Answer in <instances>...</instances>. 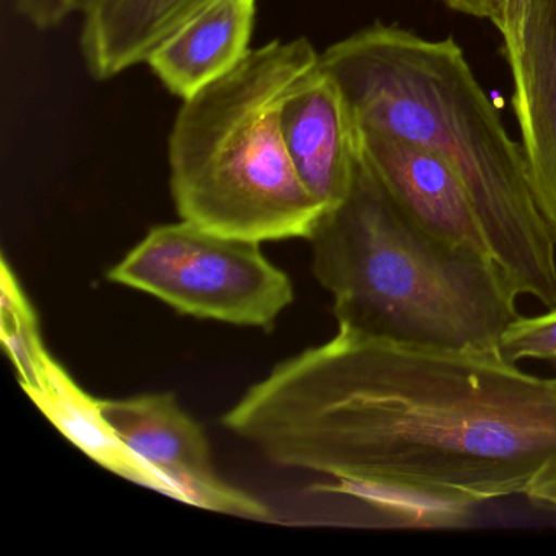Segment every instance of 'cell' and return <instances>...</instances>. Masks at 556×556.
Returning a JSON list of instances; mask_svg holds the SVG:
<instances>
[{"mask_svg": "<svg viewBox=\"0 0 556 556\" xmlns=\"http://www.w3.org/2000/svg\"><path fill=\"white\" fill-rule=\"evenodd\" d=\"M308 243L338 330L419 350L500 354L519 292L493 256L426 232L361 161Z\"/></svg>", "mask_w": 556, "mask_h": 556, "instance_id": "cell-3", "label": "cell"}, {"mask_svg": "<svg viewBox=\"0 0 556 556\" xmlns=\"http://www.w3.org/2000/svg\"><path fill=\"white\" fill-rule=\"evenodd\" d=\"M43 415L93 462L132 483L177 500L174 484L138 457L103 416L99 400L84 392L50 357L37 386L25 390Z\"/></svg>", "mask_w": 556, "mask_h": 556, "instance_id": "cell-12", "label": "cell"}, {"mask_svg": "<svg viewBox=\"0 0 556 556\" xmlns=\"http://www.w3.org/2000/svg\"><path fill=\"white\" fill-rule=\"evenodd\" d=\"M361 129L389 132L454 165L494 262L519 295L556 308V237L530 184L522 144L454 38L374 24L320 54Z\"/></svg>", "mask_w": 556, "mask_h": 556, "instance_id": "cell-2", "label": "cell"}, {"mask_svg": "<svg viewBox=\"0 0 556 556\" xmlns=\"http://www.w3.org/2000/svg\"><path fill=\"white\" fill-rule=\"evenodd\" d=\"M282 136L302 185L321 210L343 203L359 164V131L337 80L320 58L282 100Z\"/></svg>", "mask_w": 556, "mask_h": 556, "instance_id": "cell-7", "label": "cell"}, {"mask_svg": "<svg viewBox=\"0 0 556 556\" xmlns=\"http://www.w3.org/2000/svg\"><path fill=\"white\" fill-rule=\"evenodd\" d=\"M361 161L426 232L491 255L470 194L451 162L389 132L361 129Z\"/></svg>", "mask_w": 556, "mask_h": 556, "instance_id": "cell-8", "label": "cell"}, {"mask_svg": "<svg viewBox=\"0 0 556 556\" xmlns=\"http://www.w3.org/2000/svg\"><path fill=\"white\" fill-rule=\"evenodd\" d=\"M2 328L0 338L17 367L24 390L37 386L51 354L41 340L40 325L24 289L8 262L2 263Z\"/></svg>", "mask_w": 556, "mask_h": 556, "instance_id": "cell-13", "label": "cell"}, {"mask_svg": "<svg viewBox=\"0 0 556 556\" xmlns=\"http://www.w3.org/2000/svg\"><path fill=\"white\" fill-rule=\"evenodd\" d=\"M216 0H90L80 51L90 76L110 80L139 64Z\"/></svg>", "mask_w": 556, "mask_h": 556, "instance_id": "cell-10", "label": "cell"}, {"mask_svg": "<svg viewBox=\"0 0 556 556\" xmlns=\"http://www.w3.org/2000/svg\"><path fill=\"white\" fill-rule=\"evenodd\" d=\"M106 276L180 314L239 327L271 328L294 301L291 279L266 258L262 243L187 220L149 230Z\"/></svg>", "mask_w": 556, "mask_h": 556, "instance_id": "cell-5", "label": "cell"}, {"mask_svg": "<svg viewBox=\"0 0 556 556\" xmlns=\"http://www.w3.org/2000/svg\"><path fill=\"white\" fill-rule=\"evenodd\" d=\"M500 354L507 363L540 359L556 366V308L539 317H519L501 338Z\"/></svg>", "mask_w": 556, "mask_h": 556, "instance_id": "cell-14", "label": "cell"}, {"mask_svg": "<svg viewBox=\"0 0 556 556\" xmlns=\"http://www.w3.org/2000/svg\"><path fill=\"white\" fill-rule=\"evenodd\" d=\"M255 17L256 0H216L164 41L146 64L184 102L249 56Z\"/></svg>", "mask_w": 556, "mask_h": 556, "instance_id": "cell-11", "label": "cell"}, {"mask_svg": "<svg viewBox=\"0 0 556 556\" xmlns=\"http://www.w3.org/2000/svg\"><path fill=\"white\" fill-rule=\"evenodd\" d=\"M99 406L119 439L174 484L181 503L243 519H271L265 503L217 475L203 428L172 393L99 400Z\"/></svg>", "mask_w": 556, "mask_h": 556, "instance_id": "cell-6", "label": "cell"}, {"mask_svg": "<svg viewBox=\"0 0 556 556\" xmlns=\"http://www.w3.org/2000/svg\"><path fill=\"white\" fill-rule=\"evenodd\" d=\"M527 8H529V0H504L503 11L494 24L503 37L504 58L513 54L519 47Z\"/></svg>", "mask_w": 556, "mask_h": 556, "instance_id": "cell-16", "label": "cell"}, {"mask_svg": "<svg viewBox=\"0 0 556 556\" xmlns=\"http://www.w3.org/2000/svg\"><path fill=\"white\" fill-rule=\"evenodd\" d=\"M452 11L470 17L484 18L496 24L503 11L504 0H442Z\"/></svg>", "mask_w": 556, "mask_h": 556, "instance_id": "cell-17", "label": "cell"}, {"mask_svg": "<svg viewBox=\"0 0 556 556\" xmlns=\"http://www.w3.org/2000/svg\"><path fill=\"white\" fill-rule=\"evenodd\" d=\"M318 58L307 38L273 40L184 100L168 139L181 220L250 242L311 237L324 210L292 165L279 113Z\"/></svg>", "mask_w": 556, "mask_h": 556, "instance_id": "cell-4", "label": "cell"}, {"mask_svg": "<svg viewBox=\"0 0 556 556\" xmlns=\"http://www.w3.org/2000/svg\"><path fill=\"white\" fill-rule=\"evenodd\" d=\"M90 0H15L18 14L38 30H51L83 14Z\"/></svg>", "mask_w": 556, "mask_h": 556, "instance_id": "cell-15", "label": "cell"}, {"mask_svg": "<svg viewBox=\"0 0 556 556\" xmlns=\"http://www.w3.org/2000/svg\"><path fill=\"white\" fill-rule=\"evenodd\" d=\"M223 425L278 467L467 507L556 481V379L496 353L338 330L253 383Z\"/></svg>", "mask_w": 556, "mask_h": 556, "instance_id": "cell-1", "label": "cell"}, {"mask_svg": "<svg viewBox=\"0 0 556 556\" xmlns=\"http://www.w3.org/2000/svg\"><path fill=\"white\" fill-rule=\"evenodd\" d=\"M506 61L533 197L556 237V0H529L519 47Z\"/></svg>", "mask_w": 556, "mask_h": 556, "instance_id": "cell-9", "label": "cell"}]
</instances>
